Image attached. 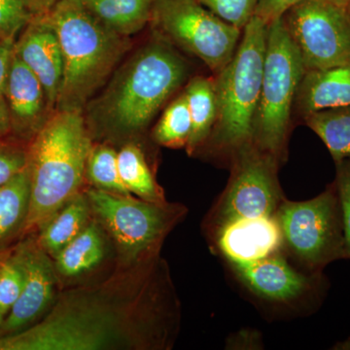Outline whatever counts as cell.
Wrapping results in <instances>:
<instances>
[{
  "label": "cell",
  "mask_w": 350,
  "mask_h": 350,
  "mask_svg": "<svg viewBox=\"0 0 350 350\" xmlns=\"http://www.w3.org/2000/svg\"><path fill=\"white\" fill-rule=\"evenodd\" d=\"M262 347L264 345L260 332L243 329L228 337L225 347L227 349H262Z\"/></svg>",
  "instance_id": "d6a6232c"
},
{
  "label": "cell",
  "mask_w": 350,
  "mask_h": 350,
  "mask_svg": "<svg viewBox=\"0 0 350 350\" xmlns=\"http://www.w3.org/2000/svg\"><path fill=\"white\" fill-rule=\"evenodd\" d=\"M4 319H5V315H4L3 313L0 312V327H1L2 323H3Z\"/></svg>",
  "instance_id": "f35d334b"
},
{
  "label": "cell",
  "mask_w": 350,
  "mask_h": 350,
  "mask_svg": "<svg viewBox=\"0 0 350 350\" xmlns=\"http://www.w3.org/2000/svg\"><path fill=\"white\" fill-rule=\"evenodd\" d=\"M92 220L93 213L84 191L69 200L36 232L39 245L54 260L69 243L84 231Z\"/></svg>",
  "instance_id": "ffe728a7"
},
{
  "label": "cell",
  "mask_w": 350,
  "mask_h": 350,
  "mask_svg": "<svg viewBox=\"0 0 350 350\" xmlns=\"http://www.w3.org/2000/svg\"><path fill=\"white\" fill-rule=\"evenodd\" d=\"M192 129L187 98L184 92L174 98L163 110L162 116L152 131L157 144L167 148L186 147Z\"/></svg>",
  "instance_id": "d4e9b609"
},
{
  "label": "cell",
  "mask_w": 350,
  "mask_h": 350,
  "mask_svg": "<svg viewBox=\"0 0 350 350\" xmlns=\"http://www.w3.org/2000/svg\"><path fill=\"white\" fill-rule=\"evenodd\" d=\"M228 167L227 186L202 223L208 239L239 221L275 216L285 199L278 179L282 165L252 142L237 152Z\"/></svg>",
  "instance_id": "9c48e42d"
},
{
  "label": "cell",
  "mask_w": 350,
  "mask_h": 350,
  "mask_svg": "<svg viewBox=\"0 0 350 350\" xmlns=\"http://www.w3.org/2000/svg\"><path fill=\"white\" fill-rule=\"evenodd\" d=\"M225 262L247 291L271 305L312 308L319 305L328 287L323 273L295 268L283 251L254 261Z\"/></svg>",
  "instance_id": "7c38bea8"
},
{
  "label": "cell",
  "mask_w": 350,
  "mask_h": 350,
  "mask_svg": "<svg viewBox=\"0 0 350 350\" xmlns=\"http://www.w3.org/2000/svg\"><path fill=\"white\" fill-rule=\"evenodd\" d=\"M85 194L94 220L114 245L119 267L161 255L163 241L188 213L181 204L147 202L94 187Z\"/></svg>",
  "instance_id": "8992f818"
},
{
  "label": "cell",
  "mask_w": 350,
  "mask_h": 350,
  "mask_svg": "<svg viewBox=\"0 0 350 350\" xmlns=\"http://www.w3.org/2000/svg\"><path fill=\"white\" fill-rule=\"evenodd\" d=\"M151 24L158 36L197 57L214 75L234 57L243 31L198 0H157Z\"/></svg>",
  "instance_id": "30bf717a"
},
{
  "label": "cell",
  "mask_w": 350,
  "mask_h": 350,
  "mask_svg": "<svg viewBox=\"0 0 350 350\" xmlns=\"http://www.w3.org/2000/svg\"><path fill=\"white\" fill-rule=\"evenodd\" d=\"M333 183L342 211L345 259L350 260V160L336 163V178Z\"/></svg>",
  "instance_id": "f1b7e54d"
},
{
  "label": "cell",
  "mask_w": 350,
  "mask_h": 350,
  "mask_svg": "<svg viewBox=\"0 0 350 350\" xmlns=\"http://www.w3.org/2000/svg\"><path fill=\"white\" fill-rule=\"evenodd\" d=\"M225 22L243 29L255 16L259 0H198Z\"/></svg>",
  "instance_id": "83f0119b"
},
{
  "label": "cell",
  "mask_w": 350,
  "mask_h": 350,
  "mask_svg": "<svg viewBox=\"0 0 350 350\" xmlns=\"http://www.w3.org/2000/svg\"><path fill=\"white\" fill-rule=\"evenodd\" d=\"M25 238L12 248L14 256L24 269V289L0 327V337L33 325L55 303L57 275L54 262L39 245L38 239L31 234Z\"/></svg>",
  "instance_id": "4fadbf2b"
},
{
  "label": "cell",
  "mask_w": 350,
  "mask_h": 350,
  "mask_svg": "<svg viewBox=\"0 0 350 350\" xmlns=\"http://www.w3.org/2000/svg\"><path fill=\"white\" fill-rule=\"evenodd\" d=\"M29 175L27 167L0 186V255L12 250L24 236L29 207Z\"/></svg>",
  "instance_id": "44dd1931"
},
{
  "label": "cell",
  "mask_w": 350,
  "mask_h": 350,
  "mask_svg": "<svg viewBox=\"0 0 350 350\" xmlns=\"http://www.w3.org/2000/svg\"><path fill=\"white\" fill-rule=\"evenodd\" d=\"M8 252H9V251H8ZM8 252H7V253H8ZM7 253H4V254L0 255V262H1L2 258H3L4 256H5V255L7 254Z\"/></svg>",
  "instance_id": "60d3db41"
},
{
  "label": "cell",
  "mask_w": 350,
  "mask_h": 350,
  "mask_svg": "<svg viewBox=\"0 0 350 350\" xmlns=\"http://www.w3.org/2000/svg\"><path fill=\"white\" fill-rule=\"evenodd\" d=\"M15 38H0V98H5V89L14 56Z\"/></svg>",
  "instance_id": "836d02e7"
},
{
  "label": "cell",
  "mask_w": 350,
  "mask_h": 350,
  "mask_svg": "<svg viewBox=\"0 0 350 350\" xmlns=\"http://www.w3.org/2000/svg\"><path fill=\"white\" fill-rule=\"evenodd\" d=\"M306 71L350 63V15L333 0H301L282 17Z\"/></svg>",
  "instance_id": "8fae6325"
},
{
  "label": "cell",
  "mask_w": 350,
  "mask_h": 350,
  "mask_svg": "<svg viewBox=\"0 0 350 350\" xmlns=\"http://www.w3.org/2000/svg\"><path fill=\"white\" fill-rule=\"evenodd\" d=\"M209 243L224 261H254L283 251L275 215L246 219L227 226L209 239Z\"/></svg>",
  "instance_id": "9a60e30c"
},
{
  "label": "cell",
  "mask_w": 350,
  "mask_h": 350,
  "mask_svg": "<svg viewBox=\"0 0 350 350\" xmlns=\"http://www.w3.org/2000/svg\"><path fill=\"white\" fill-rule=\"evenodd\" d=\"M45 15L56 31L64 57L56 110L83 113L116 70L130 47L128 38L101 24L82 0H59Z\"/></svg>",
  "instance_id": "277c9868"
},
{
  "label": "cell",
  "mask_w": 350,
  "mask_h": 350,
  "mask_svg": "<svg viewBox=\"0 0 350 350\" xmlns=\"http://www.w3.org/2000/svg\"><path fill=\"white\" fill-rule=\"evenodd\" d=\"M27 148L0 138V186L27 167Z\"/></svg>",
  "instance_id": "4dcf8cb0"
},
{
  "label": "cell",
  "mask_w": 350,
  "mask_h": 350,
  "mask_svg": "<svg viewBox=\"0 0 350 350\" xmlns=\"http://www.w3.org/2000/svg\"><path fill=\"white\" fill-rule=\"evenodd\" d=\"M275 218L283 251L301 271L321 273L331 262L345 259L342 211L334 183L308 200L291 202L285 198Z\"/></svg>",
  "instance_id": "ba28073f"
},
{
  "label": "cell",
  "mask_w": 350,
  "mask_h": 350,
  "mask_svg": "<svg viewBox=\"0 0 350 350\" xmlns=\"http://www.w3.org/2000/svg\"><path fill=\"white\" fill-rule=\"evenodd\" d=\"M179 325L180 303L159 255L64 292L38 323L0 337V350H167Z\"/></svg>",
  "instance_id": "6da1fadb"
},
{
  "label": "cell",
  "mask_w": 350,
  "mask_h": 350,
  "mask_svg": "<svg viewBox=\"0 0 350 350\" xmlns=\"http://www.w3.org/2000/svg\"><path fill=\"white\" fill-rule=\"evenodd\" d=\"M333 1L336 2V3L340 4V5L347 7L350 0H333Z\"/></svg>",
  "instance_id": "74e56055"
},
{
  "label": "cell",
  "mask_w": 350,
  "mask_h": 350,
  "mask_svg": "<svg viewBox=\"0 0 350 350\" xmlns=\"http://www.w3.org/2000/svg\"><path fill=\"white\" fill-rule=\"evenodd\" d=\"M120 177L128 192L152 202H167L165 193L147 163L142 149L126 144L118 152Z\"/></svg>",
  "instance_id": "603a6c76"
},
{
  "label": "cell",
  "mask_w": 350,
  "mask_h": 350,
  "mask_svg": "<svg viewBox=\"0 0 350 350\" xmlns=\"http://www.w3.org/2000/svg\"><path fill=\"white\" fill-rule=\"evenodd\" d=\"M345 8H347V10L349 11L350 15V1L349 2V4H347V7H345Z\"/></svg>",
  "instance_id": "ab89813d"
},
{
  "label": "cell",
  "mask_w": 350,
  "mask_h": 350,
  "mask_svg": "<svg viewBox=\"0 0 350 350\" xmlns=\"http://www.w3.org/2000/svg\"><path fill=\"white\" fill-rule=\"evenodd\" d=\"M4 96L10 112L12 133L31 142L53 111L42 84L16 55Z\"/></svg>",
  "instance_id": "2e32d148"
},
{
  "label": "cell",
  "mask_w": 350,
  "mask_h": 350,
  "mask_svg": "<svg viewBox=\"0 0 350 350\" xmlns=\"http://www.w3.org/2000/svg\"><path fill=\"white\" fill-rule=\"evenodd\" d=\"M12 133L10 112L5 98H0V138H4Z\"/></svg>",
  "instance_id": "d590c367"
},
{
  "label": "cell",
  "mask_w": 350,
  "mask_h": 350,
  "mask_svg": "<svg viewBox=\"0 0 350 350\" xmlns=\"http://www.w3.org/2000/svg\"><path fill=\"white\" fill-rule=\"evenodd\" d=\"M267 36L268 25L254 16L244 27L231 61L213 76L217 115L202 154L227 165L237 152L252 142Z\"/></svg>",
  "instance_id": "5b68a950"
},
{
  "label": "cell",
  "mask_w": 350,
  "mask_h": 350,
  "mask_svg": "<svg viewBox=\"0 0 350 350\" xmlns=\"http://www.w3.org/2000/svg\"><path fill=\"white\" fill-rule=\"evenodd\" d=\"M301 0H259L255 16L267 25L280 19L291 7Z\"/></svg>",
  "instance_id": "1f68e13d"
},
{
  "label": "cell",
  "mask_w": 350,
  "mask_h": 350,
  "mask_svg": "<svg viewBox=\"0 0 350 350\" xmlns=\"http://www.w3.org/2000/svg\"><path fill=\"white\" fill-rule=\"evenodd\" d=\"M15 55L38 78L54 112L63 82L64 57L56 31L45 14L32 16L16 40Z\"/></svg>",
  "instance_id": "5bb4252c"
},
{
  "label": "cell",
  "mask_w": 350,
  "mask_h": 350,
  "mask_svg": "<svg viewBox=\"0 0 350 350\" xmlns=\"http://www.w3.org/2000/svg\"><path fill=\"white\" fill-rule=\"evenodd\" d=\"M86 176L94 188L116 194L131 195L120 177L118 152L109 145L93 144L88 156Z\"/></svg>",
  "instance_id": "484cf974"
},
{
  "label": "cell",
  "mask_w": 350,
  "mask_h": 350,
  "mask_svg": "<svg viewBox=\"0 0 350 350\" xmlns=\"http://www.w3.org/2000/svg\"><path fill=\"white\" fill-rule=\"evenodd\" d=\"M31 18L22 0H0V38H16Z\"/></svg>",
  "instance_id": "f546056e"
},
{
  "label": "cell",
  "mask_w": 350,
  "mask_h": 350,
  "mask_svg": "<svg viewBox=\"0 0 350 350\" xmlns=\"http://www.w3.org/2000/svg\"><path fill=\"white\" fill-rule=\"evenodd\" d=\"M92 133L83 113L55 110L27 147L29 207L24 236L36 234L82 193Z\"/></svg>",
  "instance_id": "3957f363"
},
{
  "label": "cell",
  "mask_w": 350,
  "mask_h": 350,
  "mask_svg": "<svg viewBox=\"0 0 350 350\" xmlns=\"http://www.w3.org/2000/svg\"><path fill=\"white\" fill-rule=\"evenodd\" d=\"M89 12L110 31L128 38L153 19L157 0H82Z\"/></svg>",
  "instance_id": "7402d4cb"
},
{
  "label": "cell",
  "mask_w": 350,
  "mask_h": 350,
  "mask_svg": "<svg viewBox=\"0 0 350 350\" xmlns=\"http://www.w3.org/2000/svg\"><path fill=\"white\" fill-rule=\"evenodd\" d=\"M333 349L350 350V337L334 345Z\"/></svg>",
  "instance_id": "8d00e7d4"
},
{
  "label": "cell",
  "mask_w": 350,
  "mask_h": 350,
  "mask_svg": "<svg viewBox=\"0 0 350 350\" xmlns=\"http://www.w3.org/2000/svg\"><path fill=\"white\" fill-rule=\"evenodd\" d=\"M32 16L42 15L49 12L59 0H22Z\"/></svg>",
  "instance_id": "e575fe53"
},
{
  "label": "cell",
  "mask_w": 350,
  "mask_h": 350,
  "mask_svg": "<svg viewBox=\"0 0 350 350\" xmlns=\"http://www.w3.org/2000/svg\"><path fill=\"white\" fill-rule=\"evenodd\" d=\"M105 238L107 234L93 217L84 231L54 258L57 276L77 278L96 269L107 253Z\"/></svg>",
  "instance_id": "d6986e66"
},
{
  "label": "cell",
  "mask_w": 350,
  "mask_h": 350,
  "mask_svg": "<svg viewBox=\"0 0 350 350\" xmlns=\"http://www.w3.org/2000/svg\"><path fill=\"white\" fill-rule=\"evenodd\" d=\"M303 120L325 144L335 163L350 160V105L313 112Z\"/></svg>",
  "instance_id": "cb8c5ba5"
},
{
  "label": "cell",
  "mask_w": 350,
  "mask_h": 350,
  "mask_svg": "<svg viewBox=\"0 0 350 350\" xmlns=\"http://www.w3.org/2000/svg\"><path fill=\"white\" fill-rule=\"evenodd\" d=\"M24 285V269L11 250L0 262V312L5 317L19 300Z\"/></svg>",
  "instance_id": "4316f807"
},
{
  "label": "cell",
  "mask_w": 350,
  "mask_h": 350,
  "mask_svg": "<svg viewBox=\"0 0 350 350\" xmlns=\"http://www.w3.org/2000/svg\"><path fill=\"white\" fill-rule=\"evenodd\" d=\"M190 111L192 129L186 152L189 156L202 154L213 133L217 115L214 77L195 76L184 89Z\"/></svg>",
  "instance_id": "ac0fdd59"
},
{
  "label": "cell",
  "mask_w": 350,
  "mask_h": 350,
  "mask_svg": "<svg viewBox=\"0 0 350 350\" xmlns=\"http://www.w3.org/2000/svg\"><path fill=\"white\" fill-rule=\"evenodd\" d=\"M188 77L185 59L158 36L115 70L100 96L89 101L88 128L111 137L139 135Z\"/></svg>",
  "instance_id": "7a4b0ae2"
},
{
  "label": "cell",
  "mask_w": 350,
  "mask_h": 350,
  "mask_svg": "<svg viewBox=\"0 0 350 350\" xmlns=\"http://www.w3.org/2000/svg\"><path fill=\"white\" fill-rule=\"evenodd\" d=\"M347 105H350V63L306 71L294 105V112L301 119L313 112Z\"/></svg>",
  "instance_id": "e0dca14e"
},
{
  "label": "cell",
  "mask_w": 350,
  "mask_h": 350,
  "mask_svg": "<svg viewBox=\"0 0 350 350\" xmlns=\"http://www.w3.org/2000/svg\"><path fill=\"white\" fill-rule=\"evenodd\" d=\"M305 72L282 18L269 23L252 144L282 165L287 161L295 98Z\"/></svg>",
  "instance_id": "52a82bcc"
}]
</instances>
